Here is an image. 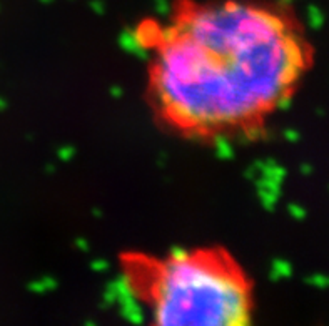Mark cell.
I'll return each instance as SVG.
<instances>
[{
	"label": "cell",
	"instance_id": "obj_1",
	"mask_svg": "<svg viewBox=\"0 0 329 326\" xmlns=\"http://www.w3.org/2000/svg\"><path fill=\"white\" fill-rule=\"evenodd\" d=\"M288 2L174 0L135 25L146 100L166 132L202 145L256 140L288 110L309 52Z\"/></svg>",
	"mask_w": 329,
	"mask_h": 326
},
{
	"label": "cell",
	"instance_id": "obj_2",
	"mask_svg": "<svg viewBox=\"0 0 329 326\" xmlns=\"http://www.w3.org/2000/svg\"><path fill=\"white\" fill-rule=\"evenodd\" d=\"M117 265L124 289L154 324L246 326L253 321L254 281L226 246L124 250Z\"/></svg>",
	"mask_w": 329,
	"mask_h": 326
},
{
	"label": "cell",
	"instance_id": "obj_3",
	"mask_svg": "<svg viewBox=\"0 0 329 326\" xmlns=\"http://www.w3.org/2000/svg\"><path fill=\"white\" fill-rule=\"evenodd\" d=\"M322 23H324V17L319 14L316 7H311L309 9V25L313 28H319Z\"/></svg>",
	"mask_w": 329,
	"mask_h": 326
},
{
	"label": "cell",
	"instance_id": "obj_4",
	"mask_svg": "<svg viewBox=\"0 0 329 326\" xmlns=\"http://www.w3.org/2000/svg\"><path fill=\"white\" fill-rule=\"evenodd\" d=\"M313 281H314L318 286H321V288L329 286V278H327V276H316V278H314Z\"/></svg>",
	"mask_w": 329,
	"mask_h": 326
}]
</instances>
